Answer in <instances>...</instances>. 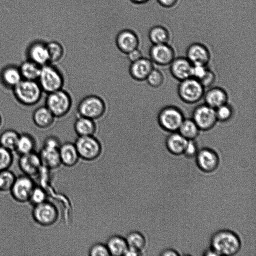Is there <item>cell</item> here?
Segmentation results:
<instances>
[{"label": "cell", "mask_w": 256, "mask_h": 256, "mask_svg": "<svg viewBox=\"0 0 256 256\" xmlns=\"http://www.w3.org/2000/svg\"><path fill=\"white\" fill-rule=\"evenodd\" d=\"M210 247L218 256H234L240 249L239 236L229 230H221L213 234L210 239Z\"/></svg>", "instance_id": "1"}, {"label": "cell", "mask_w": 256, "mask_h": 256, "mask_svg": "<svg viewBox=\"0 0 256 256\" xmlns=\"http://www.w3.org/2000/svg\"><path fill=\"white\" fill-rule=\"evenodd\" d=\"M16 100L22 104L32 106L38 103L43 91L37 80L22 79L12 88Z\"/></svg>", "instance_id": "2"}, {"label": "cell", "mask_w": 256, "mask_h": 256, "mask_svg": "<svg viewBox=\"0 0 256 256\" xmlns=\"http://www.w3.org/2000/svg\"><path fill=\"white\" fill-rule=\"evenodd\" d=\"M43 92L48 94L62 88L64 75L54 64L48 63L41 66L37 80Z\"/></svg>", "instance_id": "3"}, {"label": "cell", "mask_w": 256, "mask_h": 256, "mask_svg": "<svg viewBox=\"0 0 256 256\" xmlns=\"http://www.w3.org/2000/svg\"><path fill=\"white\" fill-rule=\"evenodd\" d=\"M72 105V100L70 94L63 88L47 94L45 106L56 118L66 116L70 110Z\"/></svg>", "instance_id": "4"}, {"label": "cell", "mask_w": 256, "mask_h": 256, "mask_svg": "<svg viewBox=\"0 0 256 256\" xmlns=\"http://www.w3.org/2000/svg\"><path fill=\"white\" fill-rule=\"evenodd\" d=\"M106 111V105L104 100L96 94L84 96L77 106L78 116L93 120L102 118Z\"/></svg>", "instance_id": "5"}, {"label": "cell", "mask_w": 256, "mask_h": 256, "mask_svg": "<svg viewBox=\"0 0 256 256\" xmlns=\"http://www.w3.org/2000/svg\"><path fill=\"white\" fill-rule=\"evenodd\" d=\"M204 88L198 80L190 77L182 81L178 87V94L184 102L193 104L204 96Z\"/></svg>", "instance_id": "6"}, {"label": "cell", "mask_w": 256, "mask_h": 256, "mask_svg": "<svg viewBox=\"0 0 256 256\" xmlns=\"http://www.w3.org/2000/svg\"><path fill=\"white\" fill-rule=\"evenodd\" d=\"M184 118L182 111L174 106L162 108L158 114L159 126L170 132H177Z\"/></svg>", "instance_id": "7"}, {"label": "cell", "mask_w": 256, "mask_h": 256, "mask_svg": "<svg viewBox=\"0 0 256 256\" xmlns=\"http://www.w3.org/2000/svg\"><path fill=\"white\" fill-rule=\"evenodd\" d=\"M74 144L80 158L86 160L96 159L102 152L101 143L94 136H78Z\"/></svg>", "instance_id": "8"}, {"label": "cell", "mask_w": 256, "mask_h": 256, "mask_svg": "<svg viewBox=\"0 0 256 256\" xmlns=\"http://www.w3.org/2000/svg\"><path fill=\"white\" fill-rule=\"evenodd\" d=\"M32 217L38 224L47 226L54 224L58 217L56 206L47 200L34 206Z\"/></svg>", "instance_id": "9"}, {"label": "cell", "mask_w": 256, "mask_h": 256, "mask_svg": "<svg viewBox=\"0 0 256 256\" xmlns=\"http://www.w3.org/2000/svg\"><path fill=\"white\" fill-rule=\"evenodd\" d=\"M35 184L31 176L24 174L16 176L10 190L14 200L20 203L28 202Z\"/></svg>", "instance_id": "10"}, {"label": "cell", "mask_w": 256, "mask_h": 256, "mask_svg": "<svg viewBox=\"0 0 256 256\" xmlns=\"http://www.w3.org/2000/svg\"><path fill=\"white\" fill-rule=\"evenodd\" d=\"M192 118L200 130L206 131L214 127L218 122L215 110L205 104L196 106Z\"/></svg>", "instance_id": "11"}, {"label": "cell", "mask_w": 256, "mask_h": 256, "mask_svg": "<svg viewBox=\"0 0 256 256\" xmlns=\"http://www.w3.org/2000/svg\"><path fill=\"white\" fill-rule=\"evenodd\" d=\"M196 162L203 172L210 173L215 171L220 164L218 155L214 150L204 148L198 150L196 155Z\"/></svg>", "instance_id": "12"}, {"label": "cell", "mask_w": 256, "mask_h": 256, "mask_svg": "<svg viewBox=\"0 0 256 256\" xmlns=\"http://www.w3.org/2000/svg\"><path fill=\"white\" fill-rule=\"evenodd\" d=\"M149 56L153 63L162 66L169 65L175 58L174 51L168 43L152 44Z\"/></svg>", "instance_id": "13"}, {"label": "cell", "mask_w": 256, "mask_h": 256, "mask_svg": "<svg viewBox=\"0 0 256 256\" xmlns=\"http://www.w3.org/2000/svg\"><path fill=\"white\" fill-rule=\"evenodd\" d=\"M140 40L138 35L133 30L124 29L120 31L116 38V44L118 50L126 54L132 50L138 48Z\"/></svg>", "instance_id": "14"}, {"label": "cell", "mask_w": 256, "mask_h": 256, "mask_svg": "<svg viewBox=\"0 0 256 256\" xmlns=\"http://www.w3.org/2000/svg\"><path fill=\"white\" fill-rule=\"evenodd\" d=\"M20 156L18 165L23 174L31 177L36 175L42 166L39 154L34 151Z\"/></svg>", "instance_id": "15"}, {"label": "cell", "mask_w": 256, "mask_h": 256, "mask_svg": "<svg viewBox=\"0 0 256 256\" xmlns=\"http://www.w3.org/2000/svg\"><path fill=\"white\" fill-rule=\"evenodd\" d=\"M192 64L207 66L210 54L209 50L204 44L194 42L190 44L186 50V56Z\"/></svg>", "instance_id": "16"}, {"label": "cell", "mask_w": 256, "mask_h": 256, "mask_svg": "<svg viewBox=\"0 0 256 256\" xmlns=\"http://www.w3.org/2000/svg\"><path fill=\"white\" fill-rule=\"evenodd\" d=\"M153 68V62L150 58L142 56L130 62L128 72L133 80L138 82H142L146 80Z\"/></svg>", "instance_id": "17"}, {"label": "cell", "mask_w": 256, "mask_h": 256, "mask_svg": "<svg viewBox=\"0 0 256 256\" xmlns=\"http://www.w3.org/2000/svg\"><path fill=\"white\" fill-rule=\"evenodd\" d=\"M169 65L172 76L180 82L191 77L192 64L186 57L174 58Z\"/></svg>", "instance_id": "18"}, {"label": "cell", "mask_w": 256, "mask_h": 256, "mask_svg": "<svg viewBox=\"0 0 256 256\" xmlns=\"http://www.w3.org/2000/svg\"><path fill=\"white\" fill-rule=\"evenodd\" d=\"M204 104L214 110L228 103V95L224 90L220 87L210 88L204 93Z\"/></svg>", "instance_id": "19"}, {"label": "cell", "mask_w": 256, "mask_h": 256, "mask_svg": "<svg viewBox=\"0 0 256 256\" xmlns=\"http://www.w3.org/2000/svg\"><path fill=\"white\" fill-rule=\"evenodd\" d=\"M32 118L34 125L41 129L52 126L56 118L45 105L37 108L33 112Z\"/></svg>", "instance_id": "20"}, {"label": "cell", "mask_w": 256, "mask_h": 256, "mask_svg": "<svg viewBox=\"0 0 256 256\" xmlns=\"http://www.w3.org/2000/svg\"><path fill=\"white\" fill-rule=\"evenodd\" d=\"M28 60L40 66L50 63L46 44L38 42L32 44L28 52Z\"/></svg>", "instance_id": "21"}, {"label": "cell", "mask_w": 256, "mask_h": 256, "mask_svg": "<svg viewBox=\"0 0 256 256\" xmlns=\"http://www.w3.org/2000/svg\"><path fill=\"white\" fill-rule=\"evenodd\" d=\"M61 163L67 166H72L78 162L80 158L74 143L66 142L58 148Z\"/></svg>", "instance_id": "22"}, {"label": "cell", "mask_w": 256, "mask_h": 256, "mask_svg": "<svg viewBox=\"0 0 256 256\" xmlns=\"http://www.w3.org/2000/svg\"><path fill=\"white\" fill-rule=\"evenodd\" d=\"M58 148L42 146L38 154L42 166L50 169L56 168L60 166L62 163Z\"/></svg>", "instance_id": "23"}, {"label": "cell", "mask_w": 256, "mask_h": 256, "mask_svg": "<svg viewBox=\"0 0 256 256\" xmlns=\"http://www.w3.org/2000/svg\"><path fill=\"white\" fill-rule=\"evenodd\" d=\"M188 142L178 132H172L166 140V146L170 152L178 156L184 154Z\"/></svg>", "instance_id": "24"}, {"label": "cell", "mask_w": 256, "mask_h": 256, "mask_svg": "<svg viewBox=\"0 0 256 256\" xmlns=\"http://www.w3.org/2000/svg\"><path fill=\"white\" fill-rule=\"evenodd\" d=\"M74 128L78 136H94L97 125L94 120L78 116L74 122Z\"/></svg>", "instance_id": "25"}, {"label": "cell", "mask_w": 256, "mask_h": 256, "mask_svg": "<svg viewBox=\"0 0 256 256\" xmlns=\"http://www.w3.org/2000/svg\"><path fill=\"white\" fill-rule=\"evenodd\" d=\"M0 79L4 86L12 89L22 78L18 67L9 65L1 70Z\"/></svg>", "instance_id": "26"}, {"label": "cell", "mask_w": 256, "mask_h": 256, "mask_svg": "<svg viewBox=\"0 0 256 256\" xmlns=\"http://www.w3.org/2000/svg\"><path fill=\"white\" fill-rule=\"evenodd\" d=\"M106 244L110 255L113 256H124L128 248L126 238L118 235L110 237Z\"/></svg>", "instance_id": "27"}, {"label": "cell", "mask_w": 256, "mask_h": 256, "mask_svg": "<svg viewBox=\"0 0 256 256\" xmlns=\"http://www.w3.org/2000/svg\"><path fill=\"white\" fill-rule=\"evenodd\" d=\"M41 66L28 59L23 62L18 68L22 79L37 80L40 75Z\"/></svg>", "instance_id": "28"}, {"label": "cell", "mask_w": 256, "mask_h": 256, "mask_svg": "<svg viewBox=\"0 0 256 256\" xmlns=\"http://www.w3.org/2000/svg\"><path fill=\"white\" fill-rule=\"evenodd\" d=\"M148 37L152 44L168 43L170 39L168 30L161 25H156L149 30Z\"/></svg>", "instance_id": "29"}, {"label": "cell", "mask_w": 256, "mask_h": 256, "mask_svg": "<svg viewBox=\"0 0 256 256\" xmlns=\"http://www.w3.org/2000/svg\"><path fill=\"white\" fill-rule=\"evenodd\" d=\"M36 140L34 137L28 133L20 134L15 151L20 155L34 151Z\"/></svg>", "instance_id": "30"}, {"label": "cell", "mask_w": 256, "mask_h": 256, "mask_svg": "<svg viewBox=\"0 0 256 256\" xmlns=\"http://www.w3.org/2000/svg\"><path fill=\"white\" fill-rule=\"evenodd\" d=\"M200 131L192 118H184L177 132L188 140H194L198 136Z\"/></svg>", "instance_id": "31"}, {"label": "cell", "mask_w": 256, "mask_h": 256, "mask_svg": "<svg viewBox=\"0 0 256 256\" xmlns=\"http://www.w3.org/2000/svg\"><path fill=\"white\" fill-rule=\"evenodd\" d=\"M19 136L15 130H6L0 135V145L12 152L15 151Z\"/></svg>", "instance_id": "32"}, {"label": "cell", "mask_w": 256, "mask_h": 256, "mask_svg": "<svg viewBox=\"0 0 256 256\" xmlns=\"http://www.w3.org/2000/svg\"><path fill=\"white\" fill-rule=\"evenodd\" d=\"M126 240L128 248L142 253L146 244V240L141 232L138 231L131 232L128 234Z\"/></svg>", "instance_id": "33"}, {"label": "cell", "mask_w": 256, "mask_h": 256, "mask_svg": "<svg viewBox=\"0 0 256 256\" xmlns=\"http://www.w3.org/2000/svg\"><path fill=\"white\" fill-rule=\"evenodd\" d=\"M46 44L50 63L54 64L61 60L64 54V48L62 44L56 41H52Z\"/></svg>", "instance_id": "34"}, {"label": "cell", "mask_w": 256, "mask_h": 256, "mask_svg": "<svg viewBox=\"0 0 256 256\" xmlns=\"http://www.w3.org/2000/svg\"><path fill=\"white\" fill-rule=\"evenodd\" d=\"M9 169L0 171V192H10L16 178Z\"/></svg>", "instance_id": "35"}, {"label": "cell", "mask_w": 256, "mask_h": 256, "mask_svg": "<svg viewBox=\"0 0 256 256\" xmlns=\"http://www.w3.org/2000/svg\"><path fill=\"white\" fill-rule=\"evenodd\" d=\"M218 121L226 122L230 120L233 116L232 108L226 103L215 109Z\"/></svg>", "instance_id": "36"}, {"label": "cell", "mask_w": 256, "mask_h": 256, "mask_svg": "<svg viewBox=\"0 0 256 256\" xmlns=\"http://www.w3.org/2000/svg\"><path fill=\"white\" fill-rule=\"evenodd\" d=\"M12 152L0 145V171L9 169L14 160Z\"/></svg>", "instance_id": "37"}, {"label": "cell", "mask_w": 256, "mask_h": 256, "mask_svg": "<svg viewBox=\"0 0 256 256\" xmlns=\"http://www.w3.org/2000/svg\"><path fill=\"white\" fill-rule=\"evenodd\" d=\"M146 80L151 87L158 88L162 84L164 77L160 70L154 68L147 76Z\"/></svg>", "instance_id": "38"}, {"label": "cell", "mask_w": 256, "mask_h": 256, "mask_svg": "<svg viewBox=\"0 0 256 256\" xmlns=\"http://www.w3.org/2000/svg\"><path fill=\"white\" fill-rule=\"evenodd\" d=\"M46 200V194L43 188L34 186V188L28 202L33 206L41 204Z\"/></svg>", "instance_id": "39"}, {"label": "cell", "mask_w": 256, "mask_h": 256, "mask_svg": "<svg viewBox=\"0 0 256 256\" xmlns=\"http://www.w3.org/2000/svg\"><path fill=\"white\" fill-rule=\"evenodd\" d=\"M89 255L90 256H110L106 244L100 242L94 244L90 247Z\"/></svg>", "instance_id": "40"}, {"label": "cell", "mask_w": 256, "mask_h": 256, "mask_svg": "<svg viewBox=\"0 0 256 256\" xmlns=\"http://www.w3.org/2000/svg\"><path fill=\"white\" fill-rule=\"evenodd\" d=\"M206 66L203 64H192L191 77L198 80H201L204 76L208 69Z\"/></svg>", "instance_id": "41"}, {"label": "cell", "mask_w": 256, "mask_h": 256, "mask_svg": "<svg viewBox=\"0 0 256 256\" xmlns=\"http://www.w3.org/2000/svg\"><path fill=\"white\" fill-rule=\"evenodd\" d=\"M215 80V74L208 68L204 76L199 81L204 88H206L211 86L214 82Z\"/></svg>", "instance_id": "42"}, {"label": "cell", "mask_w": 256, "mask_h": 256, "mask_svg": "<svg viewBox=\"0 0 256 256\" xmlns=\"http://www.w3.org/2000/svg\"><path fill=\"white\" fill-rule=\"evenodd\" d=\"M198 150L194 140H188L184 154L188 158L195 156Z\"/></svg>", "instance_id": "43"}, {"label": "cell", "mask_w": 256, "mask_h": 256, "mask_svg": "<svg viewBox=\"0 0 256 256\" xmlns=\"http://www.w3.org/2000/svg\"><path fill=\"white\" fill-rule=\"evenodd\" d=\"M61 144L60 140L58 137L54 136H47L44 142V146L59 148Z\"/></svg>", "instance_id": "44"}, {"label": "cell", "mask_w": 256, "mask_h": 256, "mask_svg": "<svg viewBox=\"0 0 256 256\" xmlns=\"http://www.w3.org/2000/svg\"><path fill=\"white\" fill-rule=\"evenodd\" d=\"M128 60L131 62L136 61L142 58V54L138 48L126 54Z\"/></svg>", "instance_id": "45"}, {"label": "cell", "mask_w": 256, "mask_h": 256, "mask_svg": "<svg viewBox=\"0 0 256 256\" xmlns=\"http://www.w3.org/2000/svg\"><path fill=\"white\" fill-rule=\"evenodd\" d=\"M158 4L164 8H172L175 6L178 0H156Z\"/></svg>", "instance_id": "46"}, {"label": "cell", "mask_w": 256, "mask_h": 256, "mask_svg": "<svg viewBox=\"0 0 256 256\" xmlns=\"http://www.w3.org/2000/svg\"><path fill=\"white\" fill-rule=\"evenodd\" d=\"M160 255L162 256H180V254L174 249L167 248L162 252Z\"/></svg>", "instance_id": "47"}, {"label": "cell", "mask_w": 256, "mask_h": 256, "mask_svg": "<svg viewBox=\"0 0 256 256\" xmlns=\"http://www.w3.org/2000/svg\"><path fill=\"white\" fill-rule=\"evenodd\" d=\"M204 256H218V254L213 250L211 247L207 249L204 252Z\"/></svg>", "instance_id": "48"}, {"label": "cell", "mask_w": 256, "mask_h": 256, "mask_svg": "<svg viewBox=\"0 0 256 256\" xmlns=\"http://www.w3.org/2000/svg\"><path fill=\"white\" fill-rule=\"evenodd\" d=\"M132 2L136 4H143L147 2L150 0H130Z\"/></svg>", "instance_id": "49"}, {"label": "cell", "mask_w": 256, "mask_h": 256, "mask_svg": "<svg viewBox=\"0 0 256 256\" xmlns=\"http://www.w3.org/2000/svg\"><path fill=\"white\" fill-rule=\"evenodd\" d=\"M2 118L1 115L0 114V127L2 125Z\"/></svg>", "instance_id": "50"}]
</instances>
